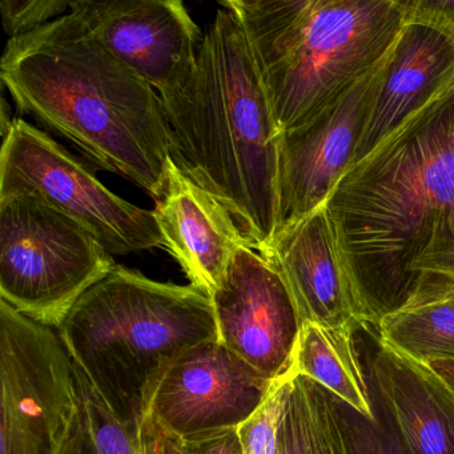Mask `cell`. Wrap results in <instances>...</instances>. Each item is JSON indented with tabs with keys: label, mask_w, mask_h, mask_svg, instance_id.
<instances>
[{
	"label": "cell",
	"mask_w": 454,
	"mask_h": 454,
	"mask_svg": "<svg viewBox=\"0 0 454 454\" xmlns=\"http://www.w3.org/2000/svg\"><path fill=\"white\" fill-rule=\"evenodd\" d=\"M273 384L217 340L203 342L164 374L145 425L180 438L238 429Z\"/></svg>",
	"instance_id": "obj_10"
},
{
	"label": "cell",
	"mask_w": 454,
	"mask_h": 454,
	"mask_svg": "<svg viewBox=\"0 0 454 454\" xmlns=\"http://www.w3.org/2000/svg\"><path fill=\"white\" fill-rule=\"evenodd\" d=\"M264 257L286 283L300 323L353 331L379 325L345 272L324 207L278 232Z\"/></svg>",
	"instance_id": "obj_14"
},
{
	"label": "cell",
	"mask_w": 454,
	"mask_h": 454,
	"mask_svg": "<svg viewBox=\"0 0 454 454\" xmlns=\"http://www.w3.org/2000/svg\"><path fill=\"white\" fill-rule=\"evenodd\" d=\"M403 12V30L387 57L350 168L454 86L453 26L405 7Z\"/></svg>",
	"instance_id": "obj_13"
},
{
	"label": "cell",
	"mask_w": 454,
	"mask_h": 454,
	"mask_svg": "<svg viewBox=\"0 0 454 454\" xmlns=\"http://www.w3.org/2000/svg\"><path fill=\"white\" fill-rule=\"evenodd\" d=\"M59 454H98L97 446L84 419L83 408Z\"/></svg>",
	"instance_id": "obj_27"
},
{
	"label": "cell",
	"mask_w": 454,
	"mask_h": 454,
	"mask_svg": "<svg viewBox=\"0 0 454 454\" xmlns=\"http://www.w3.org/2000/svg\"><path fill=\"white\" fill-rule=\"evenodd\" d=\"M371 377L405 454H454V389L432 366L380 344Z\"/></svg>",
	"instance_id": "obj_16"
},
{
	"label": "cell",
	"mask_w": 454,
	"mask_h": 454,
	"mask_svg": "<svg viewBox=\"0 0 454 454\" xmlns=\"http://www.w3.org/2000/svg\"><path fill=\"white\" fill-rule=\"evenodd\" d=\"M103 403L140 438L151 401L172 364L217 340L211 299L116 265L55 329Z\"/></svg>",
	"instance_id": "obj_4"
},
{
	"label": "cell",
	"mask_w": 454,
	"mask_h": 454,
	"mask_svg": "<svg viewBox=\"0 0 454 454\" xmlns=\"http://www.w3.org/2000/svg\"><path fill=\"white\" fill-rule=\"evenodd\" d=\"M246 34L278 131L308 123L395 46L400 0H222Z\"/></svg>",
	"instance_id": "obj_5"
},
{
	"label": "cell",
	"mask_w": 454,
	"mask_h": 454,
	"mask_svg": "<svg viewBox=\"0 0 454 454\" xmlns=\"http://www.w3.org/2000/svg\"><path fill=\"white\" fill-rule=\"evenodd\" d=\"M344 409L356 454H405L384 414L369 419L345 403Z\"/></svg>",
	"instance_id": "obj_24"
},
{
	"label": "cell",
	"mask_w": 454,
	"mask_h": 454,
	"mask_svg": "<svg viewBox=\"0 0 454 454\" xmlns=\"http://www.w3.org/2000/svg\"><path fill=\"white\" fill-rule=\"evenodd\" d=\"M160 99L172 160L230 211L248 247L265 256L278 231L280 131L235 12L217 10L192 73Z\"/></svg>",
	"instance_id": "obj_3"
},
{
	"label": "cell",
	"mask_w": 454,
	"mask_h": 454,
	"mask_svg": "<svg viewBox=\"0 0 454 454\" xmlns=\"http://www.w3.org/2000/svg\"><path fill=\"white\" fill-rule=\"evenodd\" d=\"M429 365L454 389V361H434Z\"/></svg>",
	"instance_id": "obj_28"
},
{
	"label": "cell",
	"mask_w": 454,
	"mask_h": 454,
	"mask_svg": "<svg viewBox=\"0 0 454 454\" xmlns=\"http://www.w3.org/2000/svg\"><path fill=\"white\" fill-rule=\"evenodd\" d=\"M140 440L145 454H243L238 429L180 438L145 425Z\"/></svg>",
	"instance_id": "obj_22"
},
{
	"label": "cell",
	"mask_w": 454,
	"mask_h": 454,
	"mask_svg": "<svg viewBox=\"0 0 454 454\" xmlns=\"http://www.w3.org/2000/svg\"><path fill=\"white\" fill-rule=\"evenodd\" d=\"M276 454H356L344 403L291 369Z\"/></svg>",
	"instance_id": "obj_18"
},
{
	"label": "cell",
	"mask_w": 454,
	"mask_h": 454,
	"mask_svg": "<svg viewBox=\"0 0 454 454\" xmlns=\"http://www.w3.org/2000/svg\"><path fill=\"white\" fill-rule=\"evenodd\" d=\"M103 46L166 97L191 75L203 35L180 0H75Z\"/></svg>",
	"instance_id": "obj_12"
},
{
	"label": "cell",
	"mask_w": 454,
	"mask_h": 454,
	"mask_svg": "<svg viewBox=\"0 0 454 454\" xmlns=\"http://www.w3.org/2000/svg\"><path fill=\"white\" fill-rule=\"evenodd\" d=\"M413 272L417 278L416 291L406 302L437 296V294L453 288L454 251L437 254V256L417 262L414 265Z\"/></svg>",
	"instance_id": "obj_25"
},
{
	"label": "cell",
	"mask_w": 454,
	"mask_h": 454,
	"mask_svg": "<svg viewBox=\"0 0 454 454\" xmlns=\"http://www.w3.org/2000/svg\"><path fill=\"white\" fill-rule=\"evenodd\" d=\"M209 299L220 344L272 381L288 373L301 323L286 283L264 256L239 248Z\"/></svg>",
	"instance_id": "obj_11"
},
{
	"label": "cell",
	"mask_w": 454,
	"mask_h": 454,
	"mask_svg": "<svg viewBox=\"0 0 454 454\" xmlns=\"http://www.w3.org/2000/svg\"><path fill=\"white\" fill-rule=\"evenodd\" d=\"M433 297H442V299L448 300V301L453 302L454 304V286L453 288L448 289V291L442 292V294H437V296L427 297V299H433Z\"/></svg>",
	"instance_id": "obj_30"
},
{
	"label": "cell",
	"mask_w": 454,
	"mask_h": 454,
	"mask_svg": "<svg viewBox=\"0 0 454 454\" xmlns=\"http://www.w3.org/2000/svg\"><path fill=\"white\" fill-rule=\"evenodd\" d=\"M355 332L302 323L291 371L312 380L361 416L376 419L373 393L356 349Z\"/></svg>",
	"instance_id": "obj_17"
},
{
	"label": "cell",
	"mask_w": 454,
	"mask_h": 454,
	"mask_svg": "<svg viewBox=\"0 0 454 454\" xmlns=\"http://www.w3.org/2000/svg\"><path fill=\"white\" fill-rule=\"evenodd\" d=\"M71 6L73 2L63 0H2L0 14L7 35L17 39L70 14Z\"/></svg>",
	"instance_id": "obj_23"
},
{
	"label": "cell",
	"mask_w": 454,
	"mask_h": 454,
	"mask_svg": "<svg viewBox=\"0 0 454 454\" xmlns=\"http://www.w3.org/2000/svg\"><path fill=\"white\" fill-rule=\"evenodd\" d=\"M153 215L163 248L179 262L191 286L211 296L238 249L248 246L232 215L174 160Z\"/></svg>",
	"instance_id": "obj_15"
},
{
	"label": "cell",
	"mask_w": 454,
	"mask_h": 454,
	"mask_svg": "<svg viewBox=\"0 0 454 454\" xmlns=\"http://www.w3.org/2000/svg\"><path fill=\"white\" fill-rule=\"evenodd\" d=\"M389 54L308 123L280 132L276 235L323 208L352 166Z\"/></svg>",
	"instance_id": "obj_9"
},
{
	"label": "cell",
	"mask_w": 454,
	"mask_h": 454,
	"mask_svg": "<svg viewBox=\"0 0 454 454\" xmlns=\"http://www.w3.org/2000/svg\"><path fill=\"white\" fill-rule=\"evenodd\" d=\"M401 4L409 12L434 18L454 27V0H405Z\"/></svg>",
	"instance_id": "obj_26"
},
{
	"label": "cell",
	"mask_w": 454,
	"mask_h": 454,
	"mask_svg": "<svg viewBox=\"0 0 454 454\" xmlns=\"http://www.w3.org/2000/svg\"><path fill=\"white\" fill-rule=\"evenodd\" d=\"M25 195L91 233L111 254L163 247L153 211L111 192L46 132L15 119L0 151V198Z\"/></svg>",
	"instance_id": "obj_7"
},
{
	"label": "cell",
	"mask_w": 454,
	"mask_h": 454,
	"mask_svg": "<svg viewBox=\"0 0 454 454\" xmlns=\"http://www.w3.org/2000/svg\"><path fill=\"white\" fill-rule=\"evenodd\" d=\"M75 373L84 419L97 446L98 454H145L142 440L135 437L121 424L76 366Z\"/></svg>",
	"instance_id": "obj_20"
},
{
	"label": "cell",
	"mask_w": 454,
	"mask_h": 454,
	"mask_svg": "<svg viewBox=\"0 0 454 454\" xmlns=\"http://www.w3.org/2000/svg\"><path fill=\"white\" fill-rule=\"evenodd\" d=\"M116 265L70 217L30 196L0 198V300L35 323L59 328Z\"/></svg>",
	"instance_id": "obj_6"
},
{
	"label": "cell",
	"mask_w": 454,
	"mask_h": 454,
	"mask_svg": "<svg viewBox=\"0 0 454 454\" xmlns=\"http://www.w3.org/2000/svg\"><path fill=\"white\" fill-rule=\"evenodd\" d=\"M0 110H2V113H0V132H2V140H4L7 135L10 134V129H12L15 119H12V111H10L9 105H7L4 98H2V107H0Z\"/></svg>",
	"instance_id": "obj_29"
},
{
	"label": "cell",
	"mask_w": 454,
	"mask_h": 454,
	"mask_svg": "<svg viewBox=\"0 0 454 454\" xmlns=\"http://www.w3.org/2000/svg\"><path fill=\"white\" fill-rule=\"evenodd\" d=\"M288 382L289 372L276 380L262 405L238 427L243 454H276Z\"/></svg>",
	"instance_id": "obj_21"
},
{
	"label": "cell",
	"mask_w": 454,
	"mask_h": 454,
	"mask_svg": "<svg viewBox=\"0 0 454 454\" xmlns=\"http://www.w3.org/2000/svg\"><path fill=\"white\" fill-rule=\"evenodd\" d=\"M81 411L58 332L0 300V454H59Z\"/></svg>",
	"instance_id": "obj_8"
},
{
	"label": "cell",
	"mask_w": 454,
	"mask_h": 454,
	"mask_svg": "<svg viewBox=\"0 0 454 454\" xmlns=\"http://www.w3.org/2000/svg\"><path fill=\"white\" fill-rule=\"evenodd\" d=\"M0 79L18 110L65 137L95 166L158 201L172 134L158 92L119 62L79 12L9 39Z\"/></svg>",
	"instance_id": "obj_2"
},
{
	"label": "cell",
	"mask_w": 454,
	"mask_h": 454,
	"mask_svg": "<svg viewBox=\"0 0 454 454\" xmlns=\"http://www.w3.org/2000/svg\"><path fill=\"white\" fill-rule=\"evenodd\" d=\"M324 209L363 301L380 318L405 304L414 265L454 251V86L348 169Z\"/></svg>",
	"instance_id": "obj_1"
},
{
	"label": "cell",
	"mask_w": 454,
	"mask_h": 454,
	"mask_svg": "<svg viewBox=\"0 0 454 454\" xmlns=\"http://www.w3.org/2000/svg\"><path fill=\"white\" fill-rule=\"evenodd\" d=\"M380 344L427 364L454 361V304L419 300L385 313L377 325Z\"/></svg>",
	"instance_id": "obj_19"
}]
</instances>
